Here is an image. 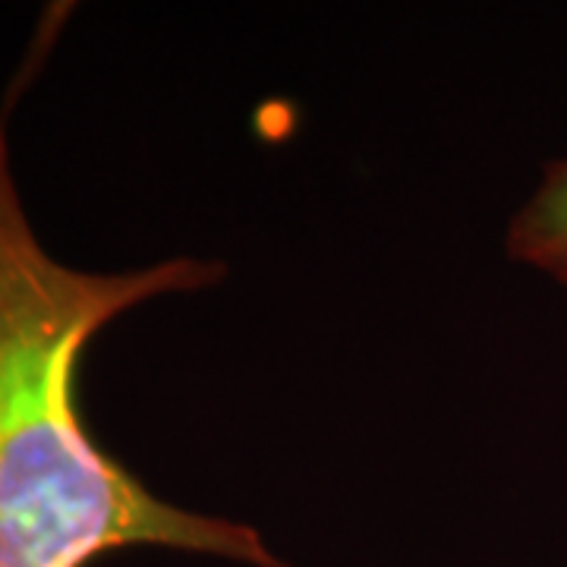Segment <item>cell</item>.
Returning a JSON list of instances; mask_svg holds the SVG:
<instances>
[{"instance_id": "7a4b0ae2", "label": "cell", "mask_w": 567, "mask_h": 567, "mask_svg": "<svg viewBox=\"0 0 567 567\" xmlns=\"http://www.w3.org/2000/svg\"><path fill=\"white\" fill-rule=\"evenodd\" d=\"M507 256L567 290V155L551 162L539 186L507 224Z\"/></svg>"}, {"instance_id": "6da1fadb", "label": "cell", "mask_w": 567, "mask_h": 567, "mask_svg": "<svg viewBox=\"0 0 567 567\" xmlns=\"http://www.w3.org/2000/svg\"><path fill=\"white\" fill-rule=\"evenodd\" d=\"M224 271L193 256L133 271L54 259L20 203L0 111V567H89L121 548L287 567L259 529L158 498L95 442L80 406L82 353L104 324Z\"/></svg>"}]
</instances>
